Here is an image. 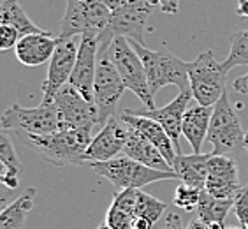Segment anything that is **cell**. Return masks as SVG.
<instances>
[{
	"label": "cell",
	"mask_w": 248,
	"mask_h": 229,
	"mask_svg": "<svg viewBox=\"0 0 248 229\" xmlns=\"http://www.w3.org/2000/svg\"><path fill=\"white\" fill-rule=\"evenodd\" d=\"M93 129H60L57 132L35 136L16 132L19 141L53 166H83L85 153L92 143Z\"/></svg>",
	"instance_id": "6da1fadb"
},
{
	"label": "cell",
	"mask_w": 248,
	"mask_h": 229,
	"mask_svg": "<svg viewBox=\"0 0 248 229\" xmlns=\"http://www.w3.org/2000/svg\"><path fill=\"white\" fill-rule=\"evenodd\" d=\"M132 48L139 55L143 62L146 74H148L150 90L155 96L162 86L174 85L180 88V92L190 90V80H188V69L190 62H185L171 51H152L146 48V44L130 41Z\"/></svg>",
	"instance_id": "7a4b0ae2"
},
{
	"label": "cell",
	"mask_w": 248,
	"mask_h": 229,
	"mask_svg": "<svg viewBox=\"0 0 248 229\" xmlns=\"http://www.w3.org/2000/svg\"><path fill=\"white\" fill-rule=\"evenodd\" d=\"M90 167L99 177L109 181L116 192L125 189H141L162 180H180L174 171H158L129 157H115L106 163H92Z\"/></svg>",
	"instance_id": "3957f363"
},
{
	"label": "cell",
	"mask_w": 248,
	"mask_h": 229,
	"mask_svg": "<svg viewBox=\"0 0 248 229\" xmlns=\"http://www.w3.org/2000/svg\"><path fill=\"white\" fill-rule=\"evenodd\" d=\"M152 11L153 5H150L146 0H134L130 4L113 11L109 25L97 37L99 53L109 51L111 44L116 37H125L129 41L144 44V29Z\"/></svg>",
	"instance_id": "277c9868"
},
{
	"label": "cell",
	"mask_w": 248,
	"mask_h": 229,
	"mask_svg": "<svg viewBox=\"0 0 248 229\" xmlns=\"http://www.w3.org/2000/svg\"><path fill=\"white\" fill-rule=\"evenodd\" d=\"M245 134L241 129L239 116L234 111L229 100L227 90L220 100L213 106L210 131H208V141L213 147V155H229L239 152L245 148Z\"/></svg>",
	"instance_id": "5b68a950"
},
{
	"label": "cell",
	"mask_w": 248,
	"mask_h": 229,
	"mask_svg": "<svg viewBox=\"0 0 248 229\" xmlns=\"http://www.w3.org/2000/svg\"><path fill=\"white\" fill-rule=\"evenodd\" d=\"M188 80L192 96L197 100V104L213 108L224 96L227 72L222 62L215 58V53L202 51L194 62H190Z\"/></svg>",
	"instance_id": "8992f818"
},
{
	"label": "cell",
	"mask_w": 248,
	"mask_h": 229,
	"mask_svg": "<svg viewBox=\"0 0 248 229\" xmlns=\"http://www.w3.org/2000/svg\"><path fill=\"white\" fill-rule=\"evenodd\" d=\"M111 60L115 62L118 69L120 76L124 80L127 90L138 96V99L144 104L146 110H155V102H153V94L150 90L148 74L144 69L143 62L136 49L132 48L129 39L116 37L109 48Z\"/></svg>",
	"instance_id": "52a82bcc"
},
{
	"label": "cell",
	"mask_w": 248,
	"mask_h": 229,
	"mask_svg": "<svg viewBox=\"0 0 248 229\" xmlns=\"http://www.w3.org/2000/svg\"><path fill=\"white\" fill-rule=\"evenodd\" d=\"M125 90H127V86L120 76L115 62L111 60L109 51L99 53L95 86H93V102L97 106L100 127H104L111 116H115L116 106Z\"/></svg>",
	"instance_id": "ba28073f"
},
{
	"label": "cell",
	"mask_w": 248,
	"mask_h": 229,
	"mask_svg": "<svg viewBox=\"0 0 248 229\" xmlns=\"http://www.w3.org/2000/svg\"><path fill=\"white\" fill-rule=\"evenodd\" d=\"M2 129H15L16 132L35 134L44 136L60 131L55 102H41L37 108H23L19 104H13L2 114Z\"/></svg>",
	"instance_id": "9c48e42d"
},
{
	"label": "cell",
	"mask_w": 248,
	"mask_h": 229,
	"mask_svg": "<svg viewBox=\"0 0 248 229\" xmlns=\"http://www.w3.org/2000/svg\"><path fill=\"white\" fill-rule=\"evenodd\" d=\"M53 102L62 129H93L99 125L97 106L86 100L69 83L60 88Z\"/></svg>",
	"instance_id": "30bf717a"
},
{
	"label": "cell",
	"mask_w": 248,
	"mask_h": 229,
	"mask_svg": "<svg viewBox=\"0 0 248 229\" xmlns=\"http://www.w3.org/2000/svg\"><path fill=\"white\" fill-rule=\"evenodd\" d=\"M78 51H79V44L74 43V39L60 37L57 49H55L51 60H49L48 76L43 83L44 102H53L60 88L69 83L74 65H76Z\"/></svg>",
	"instance_id": "8fae6325"
},
{
	"label": "cell",
	"mask_w": 248,
	"mask_h": 229,
	"mask_svg": "<svg viewBox=\"0 0 248 229\" xmlns=\"http://www.w3.org/2000/svg\"><path fill=\"white\" fill-rule=\"evenodd\" d=\"M130 125L125 124L122 116H111L104 127H100L99 134L92 139L90 147L85 153V161L92 163H106L115 159L118 153L124 152L125 143L129 139Z\"/></svg>",
	"instance_id": "7c38bea8"
},
{
	"label": "cell",
	"mask_w": 248,
	"mask_h": 229,
	"mask_svg": "<svg viewBox=\"0 0 248 229\" xmlns=\"http://www.w3.org/2000/svg\"><path fill=\"white\" fill-rule=\"evenodd\" d=\"M97 60H99V41H97V37L95 35H81L78 60L71 74V80H69V85L74 86L90 102H93Z\"/></svg>",
	"instance_id": "4fadbf2b"
},
{
	"label": "cell",
	"mask_w": 248,
	"mask_h": 229,
	"mask_svg": "<svg viewBox=\"0 0 248 229\" xmlns=\"http://www.w3.org/2000/svg\"><path fill=\"white\" fill-rule=\"evenodd\" d=\"M192 90L180 92L178 97L169 102L164 108H155V110H125V113L136 114V116H148L153 118L155 122L162 125L164 131L169 134V138L172 139V145L176 148V152L180 153V136H182V124H183V116H185V110L188 102L192 99Z\"/></svg>",
	"instance_id": "5bb4252c"
},
{
	"label": "cell",
	"mask_w": 248,
	"mask_h": 229,
	"mask_svg": "<svg viewBox=\"0 0 248 229\" xmlns=\"http://www.w3.org/2000/svg\"><path fill=\"white\" fill-rule=\"evenodd\" d=\"M204 191L218 199H236L238 192L241 191V185L238 180V167L232 159L227 155L211 153Z\"/></svg>",
	"instance_id": "9a60e30c"
},
{
	"label": "cell",
	"mask_w": 248,
	"mask_h": 229,
	"mask_svg": "<svg viewBox=\"0 0 248 229\" xmlns=\"http://www.w3.org/2000/svg\"><path fill=\"white\" fill-rule=\"evenodd\" d=\"M58 41H60V37L53 35L48 30L23 35L15 48L16 57L27 67L43 65L44 62L51 60L53 53H55V49L58 46Z\"/></svg>",
	"instance_id": "2e32d148"
},
{
	"label": "cell",
	"mask_w": 248,
	"mask_h": 229,
	"mask_svg": "<svg viewBox=\"0 0 248 229\" xmlns=\"http://www.w3.org/2000/svg\"><path fill=\"white\" fill-rule=\"evenodd\" d=\"M122 118H124L125 124H129L132 129L138 131L143 138H146L153 147L158 148V152L162 153L164 159H166L167 163L171 164L174 163V159H176L178 152L174 145H172V139L169 138V134L164 131V127L158 122H155L153 118H148V116H136V114H129L125 113L122 114Z\"/></svg>",
	"instance_id": "e0dca14e"
},
{
	"label": "cell",
	"mask_w": 248,
	"mask_h": 229,
	"mask_svg": "<svg viewBox=\"0 0 248 229\" xmlns=\"http://www.w3.org/2000/svg\"><path fill=\"white\" fill-rule=\"evenodd\" d=\"M122 153H124L125 157L134 159V161H138V163L144 164V166L148 167H153V169H158V171H174L171 164L164 159L162 153L158 152V148L153 147L148 139L143 138L132 127L129 131V139H127Z\"/></svg>",
	"instance_id": "ac0fdd59"
},
{
	"label": "cell",
	"mask_w": 248,
	"mask_h": 229,
	"mask_svg": "<svg viewBox=\"0 0 248 229\" xmlns=\"http://www.w3.org/2000/svg\"><path fill=\"white\" fill-rule=\"evenodd\" d=\"M211 114H213V108L201 104L185 111L182 124V134L186 138V141L190 143V147L194 148V153H202L201 148H202V143L208 139Z\"/></svg>",
	"instance_id": "d6986e66"
},
{
	"label": "cell",
	"mask_w": 248,
	"mask_h": 229,
	"mask_svg": "<svg viewBox=\"0 0 248 229\" xmlns=\"http://www.w3.org/2000/svg\"><path fill=\"white\" fill-rule=\"evenodd\" d=\"M211 153H192V155H182L178 153L172 169L176 173L182 183L204 189L208 180V163H210Z\"/></svg>",
	"instance_id": "ffe728a7"
},
{
	"label": "cell",
	"mask_w": 248,
	"mask_h": 229,
	"mask_svg": "<svg viewBox=\"0 0 248 229\" xmlns=\"http://www.w3.org/2000/svg\"><path fill=\"white\" fill-rule=\"evenodd\" d=\"M0 164H2V173L0 180L7 189H18L19 178L23 175V166L19 163L16 150L11 143L7 131H2L0 134Z\"/></svg>",
	"instance_id": "44dd1931"
},
{
	"label": "cell",
	"mask_w": 248,
	"mask_h": 229,
	"mask_svg": "<svg viewBox=\"0 0 248 229\" xmlns=\"http://www.w3.org/2000/svg\"><path fill=\"white\" fill-rule=\"evenodd\" d=\"M231 208H234L232 199H218L202 189L197 205V217L208 222L211 229H225L224 222Z\"/></svg>",
	"instance_id": "7402d4cb"
},
{
	"label": "cell",
	"mask_w": 248,
	"mask_h": 229,
	"mask_svg": "<svg viewBox=\"0 0 248 229\" xmlns=\"http://www.w3.org/2000/svg\"><path fill=\"white\" fill-rule=\"evenodd\" d=\"M35 187H30L27 191L11 203L9 206H5L4 210L0 212V229H21L27 220V215L30 213L33 206V197H35Z\"/></svg>",
	"instance_id": "603a6c76"
},
{
	"label": "cell",
	"mask_w": 248,
	"mask_h": 229,
	"mask_svg": "<svg viewBox=\"0 0 248 229\" xmlns=\"http://www.w3.org/2000/svg\"><path fill=\"white\" fill-rule=\"evenodd\" d=\"M88 30L86 25V4L83 0H67L65 15L60 23L58 37L72 39L74 35H85Z\"/></svg>",
	"instance_id": "cb8c5ba5"
},
{
	"label": "cell",
	"mask_w": 248,
	"mask_h": 229,
	"mask_svg": "<svg viewBox=\"0 0 248 229\" xmlns=\"http://www.w3.org/2000/svg\"><path fill=\"white\" fill-rule=\"evenodd\" d=\"M0 23L11 25L19 32V35H29V33L43 32L32 19L27 16L23 7L19 5V0H4L0 7Z\"/></svg>",
	"instance_id": "d4e9b609"
},
{
	"label": "cell",
	"mask_w": 248,
	"mask_h": 229,
	"mask_svg": "<svg viewBox=\"0 0 248 229\" xmlns=\"http://www.w3.org/2000/svg\"><path fill=\"white\" fill-rule=\"evenodd\" d=\"M231 51L222 65L225 72H229L234 67L248 65V30H238L231 33Z\"/></svg>",
	"instance_id": "484cf974"
},
{
	"label": "cell",
	"mask_w": 248,
	"mask_h": 229,
	"mask_svg": "<svg viewBox=\"0 0 248 229\" xmlns=\"http://www.w3.org/2000/svg\"><path fill=\"white\" fill-rule=\"evenodd\" d=\"M167 210L166 203H162L157 197L150 196L144 191L138 189V196H136V210H134V217H144V219L152 220L153 224L157 222Z\"/></svg>",
	"instance_id": "4316f807"
},
{
	"label": "cell",
	"mask_w": 248,
	"mask_h": 229,
	"mask_svg": "<svg viewBox=\"0 0 248 229\" xmlns=\"http://www.w3.org/2000/svg\"><path fill=\"white\" fill-rule=\"evenodd\" d=\"M201 189L192 185H186V183H180L174 191V205L178 208H182L185 212H194L197 210V205H199L201 199Z\"/></svg>",
	"instance_id": "83f0119b"
},
{
	"label": "cell",
	"mask_w": 248,
	"mask_h": 229,
	"mask_svg": "<svg viewBox=\"0 0 248 229\" xmlns=\"http://www.w3.org/2000/svg\"><path fill=\"white\" fill-rule=\"evenodd\" d=\"M134 215L130 212L124 210L122 206L111 203L109 210L106 213V222L111 229H132Z\"/></svg>",
	"instance_id": "f1b7e54d"
},
{
	"label": "cell",
	"mask_w": 248,
	"mask_h": 229,
	"mask_svg": "<svg viewBox=\"0 0 248 229\" xmlns=\"http://www.w3.org/2000/svg\"><path fill=\"white\" fill-rule=\"evenodd\" d=\"M234 213L238 217L239 224L243 229H248V183L241 187L238 196L234 199Z\"/></svg>",
	"instance_id": "f546056e"
},
{
	"label": "cell",
	"mask_w": 248,
	"mask_h": 229,
	"mask_svg": "<svg viewBox=\"0 0 248 229\" xmlns=\"http://www.w3.org/2000/svg\"><path fill=\"white\" fill-rule=\"evenodd\" d=\"M19 39H21V35H19V32L15 27L0 23V49L7 51V49H11V48H16V44H18Z\"/></svg>",
	"instance_id": "4dcf8cb0"
},
{
	"label": "cell",
	"mask_w": 248,
	"mask_h": 229,
	"mask_svg": "<svg viewBox=\"0 0 248 229\" xmlns=\"http://www.w3.org/2000/svg\"><path fill=\"white\" fill-rule=\"evenodd\" d=\"M162 229H183L180 215L174 213V212H169V213L166 215V222H164Z\"/></svg>",
	"instance_id": "1f68e13d"
},
{
	"label": "cell",
	"mask_w": 248,
	"mask_h": 229,
	"mask_svg": "<svg viewBox=\"0 0 248 229\" xmlns=\"http://www.w3.org/2000/svg\"><path fill=\"white\" fill-rule=\"evenodd\" d=\"M232 88L238 92V94L248 96V72H247V74H243V76H239V78H236V80H234Z\"/></svg>",
	"instance_id": "d6a6232c"
},
{
	"label": "cell",
	"mask_w": 248,
	"mask_h": 229,
	"mask_svg": "<svg viewBox=\"0 0 248 229\" xmlns=\"http://www.w3.org/2000/svg\"><path fill=\"white\" fill-rule=\"evenodd\" d=\"M180 7V0H160V9L169 15H176Z\"/></svg>",
	"instance_id": "836d02e7"
},
{
	"label": "cell",
	"mask_w": 248,
	"mask_h": 229,
	"mask_svg": "<svg viewBox=\"0 0 248 229\" xmlns=\"http://www.w3.org/2000/svg\"><path fill=\"white\" fill-rule=\"evenodd\" d=\"M132 229H153V222L144 217H134Z\"/></svg>",
	"instance_id": "e575fe53"
},
{
	"label": "cell",
	"mask_w": 248,
	"mask_h": 229,
	"mask_svg": "<svg viewBox=\"0 0 248 229\" xmlns=\"http://www.w3.org/2000/svg\"><path fill=\"white\" fill-rule=\"evenodd\" d=\"M186 229H211V228H210V224H208V222H204L201 217H196V219H192L190 222H188Z\"/></svg>",
	"instance_id": "d590c367"
},
{
	"label": "cell",
	"mask_w": 248,
	"mask_h": 229,
	"mask_svg": "<svg viewBox=\"0 0 248 229\" xmlns=\"http://www.w3.org/2000/svg\"><path fill=\"white\" fill-rule=\"evenodd\" d=\"M102 2H104L111 11H116V9H120V7H124V5L134 2V0H102Z\"/></svg>",
	"instance_id": "8d00e7d4"
},
{
	"label": "cell",
	"mask_w": 248,
	"mask_h": 229,
	"mask_svg": "<svg viewBox=\"0 0 248 229\" xmlns=\"http://www.w3.org/2000/svg\"><path fill=\"white\" fill-rule=\"evenodd\" d=\"M236 15L241 16V18H248V0H238Z\"/></svg>",
	"instance_id": "74e56055"
},
{
	"label": "cell",
	"mask_w": 248,
	"mask_h": 229,
	"mask_svg": "<svg viewBox=\"0 0 248 229\" xmlns=\"http://www.w3.org/2000/svg\"><path fill=\"white\" fill-rule=\"evenodd\" d=\"M245 150H247V153H248V131H247V134H245Z\"/></svg>",
	"instance_id": "f35d334b"
},
{
	"label": "cell",
	"mask_w": 248,
	"mask_h": 229,
	"mask_svg": "<svg viewBox=\"0 0 248 229\" xmlns=\"http://www.w3.org/2000/svg\"><path fill=\"white\" fill-rule=\"evenodd\" d=\"M97 229H111V228H109V226H108V224H102V226H99V228H97Z\"/></svg>",
	"instance_id": "ab89813d"
},
{
	"label": "cell",
	"mask_w": 248,
	"mask_h": 229,
	"mask_svg": "<svg viewBox=\"0 0 248 229\" xmlns=\"http://www.w3.org/2000/svg\"><path fill=\"white\" fill-rule=\"evenodd\" d=\"M225 229H243V228H225Z\"/></svg>",
	"instance_id": "60d3db41"
},
{
	"label": "cell",
	"mask_w": 248,
	"mask_h": 229,
	"mask_svg": "<svg viewBox=\"0 0 248 229\" xmlns=\"http://www.w3.org/2000/svg\"><path fill=\"white\" fill-rule=\"evenodd\" d=\"M83 2H85V0H83Z\"/></svg>",
	"instance_id": "b9f144b4"
}]
</instances>
